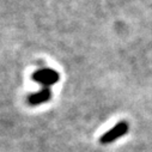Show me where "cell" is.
<instances>
[{
  "mask_svg": "<svg viewBox=\"0 0 152 152\" xmlns=\"http://www.w3.org/2000/svg\"><path fill=\"white\" fill-rule=\"evenodd\" d=\"M32 79L37 83L42 84L45 88H48L59 80V73L52 68H42L36 71L32 74Z\"/></svg>",
  "mask_w": 152,
  "mask_h": 152,
  "instance_id": "obj_1",
  "label": "cell"
},
{
  "mask_svg": "<svg viewBox=\"0 0 152 152\" xmlns=\"http://www.w3.org/2000/svg\"><path fill=\"white\" fill-rule=\"evenodd\" d=\"M49 97H50V91H49L48 88H45V89L41 90L40 92L31 95L30 98H29V102H30L31 104H39V103H42V102L48 101Z\"/></svg>",
  "mask_w": 152,
  "mask_h": 152,
  "instance_id": "obj_3",
  "label": "cell"
},
{
  "mask_svg": "<svg viewBox=\"0 0 152 152\" xmlns=\"http://www.w3.org/2000/svg\"><path fill=\"white\" fill-rule=\"evenodd\" d=\"M127 129H128V125H127L126 122H120V124H118L115 127H114L113 129H110L109 132H107V133L101 138V141L104 142V144L110 142V141H113V140L118 139L119 137L124 135V134L127 132Z\"/></svg>",
  "mask_w": 152,
  "mask_h": 152,
  "instance_id": "obj_2",
  "label": "cell"
}]
</instances>
